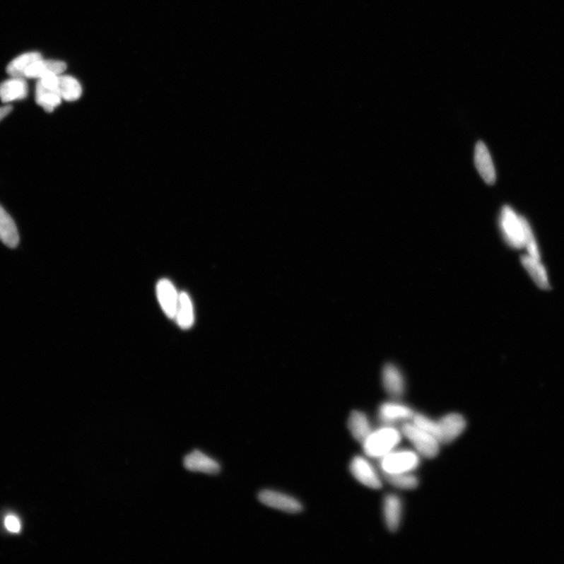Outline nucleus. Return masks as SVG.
<instances>
[{
    "label": "nucleus",
    "mask_w": 564,
    "mask_h": 564,
    "mask_svg": "<svg viewBox=\"0 0 564 564\" xmlns=\"http://www.w3.org/2000/svg\"><path fill=\"white\" fill-rule=\"evenodd\" d=\"M401 433L392 428H384L372 432L363 445L368 457L382 458L392 452L394 448L400 443Z\"/></svg>",
    "instance_id": "nucleus-1"
},
{
    "label": "nucleus",
    "mask_w": 564,
    "mask_h": 564,
    "mask_svg": "<svg viewBox=\"0 0 564 564\" xmlns=\"http://www.w3.org/2000/svg\"><path fill=\"white\" fill-rule=\"evenodd\" d=\"M526 218L518 215L508 206L502 209L500 225L505 241L515 249L524 248V223Z\"/></svg>",
    "instance_id": "nucleus-2"
},
{
    "label": "nucleus",
    "mask_w": 564,
    "mask_h": 564,
    "mask_svg": "<svg viewBox=\"0 0 564 564\" xmlns=\"http://www.w3.org/2000/svg\"><path fill=\"white\" fill-rule=\"evenodd\" d=\"M402 433L414 445L417 452L428 459H433L439 452L438 440L432 435L418 428L414 423L404 424Z\"/></svg>",
    "instance_id": "nucleus-3"
},
{
    "label": "nucleus",
    "mask_w": 564,
    "mask_h": 564,
    "mask_svg": "<svg viewBox=\"0 0 564 564\" xmlns=\"http://www.w3.org/2000/svg\"><path fill=\"white\" fill-rule=\"evenodd\" d=\"M419 465L418 455L411 451L392 452L381 458L380 466L383 473H409Z\"/></svg>",
    "instance_id": "nucleus-4"
},
{
    "label": "nucleus",
    "mask_w": 564,
    "mask_h": 564,
    "mask_svg": "<svg viewBox=\"0 0 564 564\" xmlns=\"http://www.w3.org/2000/svg\"><path fill=\"white\" fill-rule=\"evenodd\" d=\"M260 503L269 507L288 513H298L302 510V505L295 498L278 491L264 490L259 493Z\"/></svg>",
    "instance_id": "nucleus-5"
},
{
    "label": "nucleus",
    "mask_w": 564,
    "mask_h": 564,
    "mask_svg": "<svg viewBox=\"0 0 564 564\" xmlns=\"http://www.w3.org/2000/svg\"><path fill=\"white\" fill-rule=\"evenodd\" d=\"M440 444H450L464 431L466 423L464 416L452 413L441 418L437 422Z\"/></svg>",
    "instance_id": "nucleus-6"
},
{
    "label": "nucleus",
    "mask_w": 564,
    "mask_h": 564,
    "mask_svg": "<svg viewBox=\"0 0 564 564\" xmlns=\"http://www.w3.org/2000/svg\"><path fill=\"white\" fill-rule=\"evenodd\" d=\"M352 475L368 488L380 489L382 482L373 466L363 457H356L353 459L350 465Z\"/></svg>",
    "instance_id": "nucleus-7"
},
{
    "label": "nucleus",
    "mask_w": 564,
    "mask_h": 564,
    "mask_svg": "<svg viewBox=\"0 0 564 564\" xmlns=\"http://www.w3.org/2000/svg\"><path fill=\"white\" fill-rule=\"evenodd\" d=\"M183 464L188 471L194 473L214 475L221 471V466L218 462L198 450L187 454Z\"/></svg>",
    "instance_id": "nucleus-8"
},
{
    "label": "nucleus",
    "mask_w": 564,
    "mask_h": 564,
    "mask_svg": "<svg viewBox=\"0 0 564 564\" xmlns=\"http://www.w3.org/2000/svg\"><path fill=\"white\" fill-rule=\"evenodd\" d=\"M157 298L163 312L169 318L176 317L179 295L172 282L166 278L161 279L157 285Z\"/></svg>",
    "instance_id": "nucleus-9"
},
{
    "label": "nucleus",
    "mask_w": 564,
    "mask_h": 564,
    "mask_svg": "<svg viewBox=\"0 0 564 564\" xmlns=\"http://www.w3.org/2000/svg\"><path fill=\"white\" fill-rule=\"evenodd\" d=\"M474 163L484 182L490 185L493 184L496 180L495 165L488 148L483 142L476 143Z\"/></svg>",
    "instance_id": "nucleus-10"
},
{
    "label": "nucleus",
    "mask_w": 564,
    "mask_h": 564,
    "mask_svg": "<svg viewBox=\"0 0 564 564\" xmlns=\"http://www.w3.org/2000/svg\"><path fill=\"white\" fill-rule=\"evenodd\" d=\"M382 379L383 387L390 396L399 399L403 396L406 383L399 368L393 364L386 365L382 370Z\"/></svg>",
    "instance_id": "nucleus-11"
},
{
    "label": "nucleus",
    "mask_w": 564,
    "mask_h": 564,
    "mask_svg": "<svg viewBox=\"0 0 564 564\" xmlns=\"http://www.w3.org/2000/svg\"><path fill=\"white\" fill-rule=\"evenodd\" d=\"M28 91L25 78L11 77L0 84V100L6 104L23 100L27 97Z\"/></svg>",
    "instance_id": "nucleus-12"
},
{
    "label": "nucleus",
    "mask_w": 564,
    "mask_h": 564,
    "mask_svg": "<svg viewBox=\"0 0 564 564\" xmlns=\"http://www.w3.org/2000/svg\"><path fill=\"white\" fill-rule=\"evenodd\" d=\"M65 69H66L65 63L60 61L43 60L42 57L41 59L34 62L32 66L27 70L25 78H37L39 81V79L49 75H61Z\"/></svg>",
    "instance_id": "nucleus-13"
},
{
    "label": "nucleus",
    "mask_w": 564,
    "mask_h": 564,
    "mask_svg": "<svg viewBox=\"0 0 564 564\" xmlns=\"http://www.w3.org/2000/svg\"><path fill=\"white\" fill-rule=\"evenodd\" d=\"M415 413L410 408L399 403H384L379 409L380 421L387 424L406 421L413 418Z\"/></svg>",
    "instance_id": "nucleus-14"
},
{
    "label": "nucleus",
    "mask_w": 564,
    "mask_h": 564,
    "mask_svg": "<svg viewBox=\"0 0 564 564\" xmlns=\"http://www.w3.org/2000/svg\"><path fill=\"white\" fill-rule=\"evenodd\" d=\"M522 262L539 288L544 289V290L551 288L545 266L541 263L539 259L527 254L522 257Z\"/></svg>",
    "instance_id": "nucleus-15"
},
{
    "label": "nucleus",
    "mask_w": 564,
    "mask_h": 564,
    "mask_svg": "<svg viewBox=\"0 0 564 564\" xmlns=\"http://www.w3.org/2000/svg\"><path fill=\"white\" fill-rule=\"evenodd\" d=\"M0 240L9 248H16L19 242L18 231L11 216L0 206Z\"/></svg>",
    "instance_id": "nucleus-16"
},
{
    "label": "nucleus",
    "mask_w": 564,
    "mask_h": 564,
    "mask_svg": "<svg viewBox=\"0 0 564 564\" xmlns=\"http://www.w3.org/2000/svg\"><path fill=\"white\" fill-rule=\"evenodd\" d=\"M348 428L354 439L363 444L372 433L371 425L365 414L353 411L348 419Z\"/></svg>",
    "instance_id": "nucleus-17"
},
{
    "label": "nucleus",
    "mask_w": 564,
    "mask_h": 564,
    "mask_svg": "<svg viewBox=\"0 0 564 564\" xmlns=\"http://www.w3.org/2000/svg\"><path fill=\"white\" fill-rule=\"evenodd\" d=\"M59 92L56 89L47 88V86L37 82L35 86V101L40 107L47 112H52L57 107H59L62 101Z\"/></svg>",
    "instance_id": "nucleus-18"
},
{
    "label": "nucleus",
    "mask_w": 564,
    "mask_h": 564,
    "mask_svg": "<svg viewBox=\"0 0 564 564\" xmlns=\"http://www.w3.org/2000/svg\"><path fill=\"white\" fill-rule=\"evenodd\" d=\"M401 502L395 495H387L384 500V517L388 529L396 531L399 529L401 517Z\"/></svg>",
    "instance_id": "nucleus-19"
},
{
    "label": "nucleus",
    "mask_w": 564,
    "mask_h": 564,
    "mask_svg": "<svg viewBox=\"0 0 564 564\" xmlns=\"http://www.w3.org/2000/svg\"><path fill=\"white\" fill-rule=\"evenodd\" d=\"M177 323L183 329H190L194 324V308L189 295L182 292L179 295L176 317Z\"/></svg>",
    "instance_id": "nucleus-20"
},
{
    "label": "nucleus",
    "mask_w": 564,
    "mask_h": 564,
    "mask_svg": "<svg viewBox=\"0 0 564 564\" xmlns=\"http://www.w3.org/2000/svg\"><path fill=\"white\" fill-rule=\"evenodd\" d=\"M57 91L62 100L74 101L82 95V86L76 79L68 76H59Z\"/></svg>",
    "instance_id": "nucleus-21"
},
{
    "label": "nucleus",
    "mask_w": 564,
    "mask_h": 564,
    "mask_svg": "<svg viewBox=\"0 0 564 564\" xmlns=\"http://www.w3.org/2000/svg\"><path fill=\"white\" fill-rule=\"evenodd\" d=\"M42 59L37 52H28L21 54L13 59L6 68L7 74L11 77H20L25 78V72L32 66V64Z\"/></svg>",
    "instance_id": "nucleus-22"
},
{
    "label": "nucleus",
    "mask_w": 564,
    "mask_h": 564,
    "mask_svg": "<svg viewBox=\"0 0 564 564\" xmlns=\"http://www.w3.org/2000/svg\"><path fill=\"white\" fill-rule=\"evenodd\" d=\"M385 480L392 486L401 489H415L418 486V480L414 475L409 473L387 474L384 473Z\"/></svg>",
    "instance_id": "nucleus-23"
},
{
    "label": "nucleus",
    "mask_w": 564,
    "mask_h": 564,
    "mask_svg": "<svg viewBox=\"0 0 564 564\" xmlns=\"http://www.w3.org/2000/svg\"><path fill=\"white\" fill-rule=\"evenodd\" d=\"M412 418H413L414 424L418 428L428 433L429 435L436 438L439 442L440 433L437 422L433 421L422 414H415Z\"/></svg>",
    "instance_id": "nucleus-24"
},
{
    "label": "nucleus",
    "mask_w": 564,
    "mask_h": 564,
    "mask_svg": "<svg viewBox=\"0 0 564 564\" xmlns=\"http://www.w3.org/2000/svg\"><path fill=\"white\" fill-rule=\"evenodd\" d=\"M524 248L527 251V255L540 259V253L536 240H535L531 227L529 221L525 220L524 223Z\"/></svg>",
    "instance_id": "nucleus-25"
},
{
    "label": "nucleus",
    "mask_w": 564,
    "mask_h": 564,
    "mask_svg": "<svg viewBox=\"0 0 564 564\" xmlns=\"http://www.w3.org/2000/svg\"><path fill=\"white\" fill-rule=\"evenodd\" d=\"M5 527L11 533L17 534L20 531L21 524L20 519L13 515L7 516L4 520Z\"/></svg>",
    "instance_id": "nucleus-26"
},
{
    "label": "nucleus",
    "mask_w": 564,
    "mask_h": 564,
    "mask_svg": "<svg viewBox=\"0 0 564 564\" xmlns=\"http://www.w3.org/2000/svg\"><path fill=\"white\" fill-rule=\"evenodd\" d=\"M11 111L12 107L11 105H6L0 107V121L7 117Z\"/></svg>",
    "instance_id": "nucleus-27"
}]
</instances>
